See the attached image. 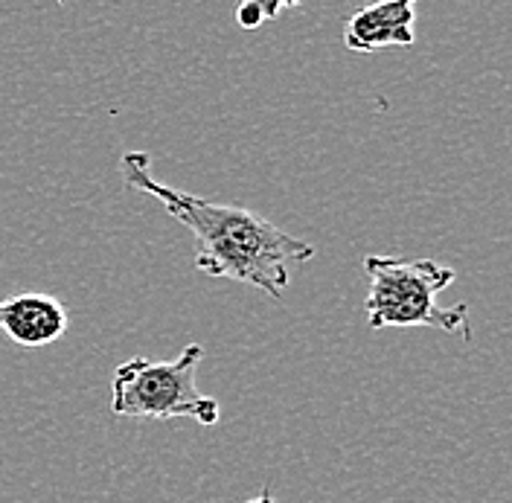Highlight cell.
<instances>
[{
	"label": "cell",
	"instance_id": "cell-4",
	"mask_svg": "<svg viewBox=\"0 0 512 503\" xmlns=\"http://www.w3.org/2000/svg\"><path fill=\"white\" fill-rule=\"evenodd\" d=\"M67 326V309L53 294L27 291L0 297V332L24 349H38L59 341Z\"/></svg>",
	"mask_w": 512,
	"mask_h": 503
},
{
	"label": "cell",
	"instance_id": "cell-7",
	"mask_svg": "<svg viewBox=\"0 0 512 503\" xmlns=\"http://www.w3.org/2000/svg\"><path fill=\"white\" fill-rule=\"evenodd\" d=\"M245 503H274V498H271V492H268V489H262L256 498H251V501H245Z\"/></svg>",
	"mask_w": 512,
	"mask_h": 503
},
{
	"label": "cell",
	"instance_id": "cell-6",
	"mask_svg": "<svg viewBox=\"0 0 512 503\" xmlns=\"http://www.w3.org/2000/svg\"><path fill=\"white\" fill-rule=\"evenodd\" d=\"M283 9H286V6L262 3V0H256V3H242V6L236 9V21H239V27H242V30H259L265 21L277 18Z\"/></svg>",
	"mask_w": 512,
	"mask_h": 503
},
{
	"label": "cell",
	"instance_id": "cell-3",
	"mask_svg": "<svg viewBox=\"0 0 512 503\" xmlns=\"http://www.w3.org/2000/svg\"><path fill=\"white\" fill-rule=\"evenodd\" d=\"M204 361V346L190 344L175 361L131 358L111 378V413L120 419H195L198 425L219 422V402L195 384Z\"/></svg>",
	"mask_w": 512,
	"mask_h": 503
},
{
	"label": "cell",
	"instance_id": "cell-2",
	"mask_svg": "<svg viewBox=\"0 0 512 503\" xmlns=\"http://www.w3.org/2000/svg\"><path fill=\"white\" fill-rule=\"evenodd\" d=\"M364 271L370 280L367 323L373 329L387 326H431L448 335L472 338L469 306L457 303L443 309L437 297L457 280V274L434 259H399V256H364Z\"/></svg>",
	"mask_w": 512,
	"mask_h": 503
},
{
	"label": "cell",
	"instance_id": "cell-1",
	"mask_svg": "<svg viewBox=\"0 0 512 503\" xmlns=\"http://www.w3.org/2000/svg\"><path fill=\"white\" fill-rule=\"evenodd\" d=\"M126 187L152 195L195 239V265L207 277L254 285L268 297L288 288V262H309L315 248L256 216L254 210L216 204L158 181L146 152L123 155Z\"/></svg>",
	"mask_w": 512,
	"mask_h": 503
},
{
	"label": "cell",
	"instance_id": "cell-5",
	"mask_svg": "<svg viewBox=\"0 0 512 503\" xmlns=\"http://www.w3.org/2000/svg\"><path fill=\"white\" fill-rule=\"evenodd\" d=\"M414 0H387L364 6L344 24V44L352 53H376L390 47H411L416 41Z\"/></svg>",
	"mask_w": 512,
	"mask_h": 503
}]
</instances>
